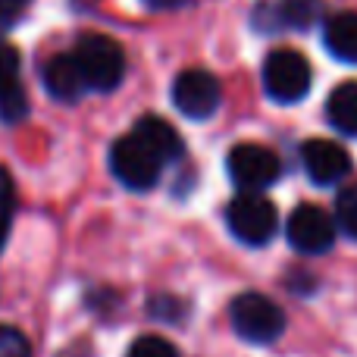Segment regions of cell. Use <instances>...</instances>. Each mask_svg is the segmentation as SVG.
Segmentation results:
<instances>
[{"instance_id":"cell-14","label":"cell","mask_w":357,"mask_h":357,"mask_svg":"<svg viewBox=\"0 0 357 357\" xmlns=\"http://www.w3.org/2000/svg\"><path fill=\"white\" fill-rule=\"evenodd\" d=\"M326 119L342 135H357V82H342L326 98Z\"/></svg>"},{"instance_id":"cell-1","label":"cell","mask_w":357,"mask_h":357,"mask_svg":"<svg viewBox=\"0 0 357 357\" xmlns=\"http://www.w3.org/2000/svg\"><path fill=\"white\" fill-rule=\"evenodd\" d=\"M73 56L91 91H113L126 75V54L110 35H82Z\"/></svg>"},{"instance_id":"cell-3","label":"cell","mask_w":357,"mask_h":357,"mask_svg":"<svg viewBox=\"0 0 357 357\" xmlns=\"http://www.w3.org/2000/svg\"><path fill=\"white\" fill-rule=\"evenodd\" d=\"M226 226L235 238L251 248L270 245L279 229L276 204L266 201L260 191H241L226 204Z\"/></svg>"},{"instance_id":"cell-22","label":"cell","mask_w":357,"mask_h":357,"mask_svg":"<svg viewBox=\"0 0 357 357\" xmlns=\"http://www.w3.org/2000/svg\"><path fill=\"white\" fill-rule=\"evenodd\" d=\"M3 3H6V6H13V10H19V6L29 3V0H3Z\"/></svg>"},{"instance_id":"cell-8","label":"cell","mask_w":357,"mask_h":357,"mask_svg":"<svg viewBox=\"0 0 357 357\" xmlns=\"http://www.w3.org/2000/svg\"><path fill=\"white\" fill-rule=\"evenodd\" d=\"M335 220L333 213H326L317 204H298L295 213L285 222V235H289V245L301 254H326L335 241Z\"/></svg>"},{"instance_id":"cell-21","label":"cell","mask_w":357,"mask_h":357,"mask_svg":"<svg viewBox=\"0 0 357 357\" xmlns=\"http://www.w3.org/2000/svg\"><path fill=\"white\" fill-rule=\"evenodd\" d=\"M13 13H16V10H13V6H6L3 0H0V31H6V29H10V22H13Z\"/></svg>"},{"instance_id":"cell-20","label":"cell","mask_w":357,"mask_h":357,"mask_svg":"<svg viewBox=\"0 0 357 357\" xmlns=\"http://www.w3.org/2000/svg\"><path fill=\"white\" fill-rule=\"evenodd\" d=\"M148 6H154V10H178V6H185L188 0H144Z\"/></svg>"},{"instance_id":"cell-11","label":"cell","mask_w":357,"mask_h":357,"mask_svg":"<svg viewBox=\"0 0 357 357\" xmlns=\"http://www.w3.org/2000/svg\"><path fill=\"white\" fill-rule=\"evenodd\" d=\"M44 88L54 100H63V104H75L82 94L88 91L85 75H82L79 63H75L73 54H56L47 60L44 66Z\"/></svg>"},{"instance_id":"cell-6","label":"cell","mask_w":357,"mask_h":357,"mask_svg":"<svg viewBox=\"0 0 357 357\" xmlns=\"http://www.w3.org/2000/svg\"><path fill=\"white\" fill-rule=\"evenodd\" d=\"M226 169L241 191H264L282 176V160L264 144H235L226 157Z\"/></svg>"},{"instance_id":"cell-13","label":"cell","mask_w":357,"mask_h":357,"mask_svg":"<svg viewBox=\"0 0 357 357\" xmlns=\"http://www.w3.org/2000/svg\"><path fill=\"white\" fill-rule=\"evenodd\" d=\"M323 44L342 63H357V13L342 10L323 25Z\"/></svg>"},{"instance_id":"cell-16","label":"cell","mask_w":357,"mask_h":357,"mask_svg":"<svg viewBox=\"0 0 357 357\" xmlns=\"http://www.w3.org/2000/svg\"><path fill=\"white\" fill-rule=\"evenodd\" d=\"M333 220L348 238H357V185H348V188L339 191Z\"/></svg>"},{"instance_id":"cell-5","label":"cell","mask_w":357,"mask_h":357,"mask_svg":"<svg viewBox=\"0 0 357 357\" xmlns=\"http://www.w3.org/2000/svg\"><path fill=\"white\" fill-rule=\"evenodd\" d=\"M110 169L126 188L132 191H151L157 182H160V157L142 142V138L132 132V135H123L113 142L110 148Z\"/></svg>"},{"instance_id":"cell-4","label":"cell","mask_w":357,"mask_h":357,"mask_svg":"<svg viewBox=\"0 0 357 357\" xmlns=\"http://www.w3.org/2000/svg\"><path fill=\"white\" fill-rule=\"evenodd\" d=\"M260 75H264V91L276 104H298L314 82V69H310L307 56L291 47H279L266 54Z\"/></svg>"},{"instance_id":"cell-12","label":"cell","mask_w":357,"mask_h":357,"mask_svg":"<svg viewBox=\"0 0 357 357\" xmlns=\"http://www.w3.org/2000/svg\"><path fill=\"white\" fill-rule=\"evenodd\" d=\"M132 132H135V135L142 138V142L148 144L157 157H160V163H176L178 157L185 154L182 135H178L173 126H169L167 119H160V116H151V113H148V116L138 119Z\"/></svg>"},{"instance_id":"cell-10","label":"cell","mask_w":357,"mask_h":357,"mask_svg":"<svg viewBox=\"0 0 357 357\" xmlns=\"http://www.w3.org/2000/svg\"><path fill=\"white\" fill-rule=\"evenodd\" d=\"M19 69H22L19 50L0 41V119L3 123H19L29 113V98H25Z\"/></svg>"},{"instance_id":"cell-17","label":"cell","mask_w":357,"mask_h":357,"mask_svg":"<svg viewBox=\"0 0 357 357\" xmlns=\"http://www.w3.org/2000/svg\"><path fill=\"white\" fill-rule=\"evenodd\" d=\"M13 213H16V185H13V176L0 167V251H3L6 235H10Z\"/></svg>"},{"instance_id":"cell-2","label":"cell","mask_w":357,"mask_h":357,"mask_svg":"<svg viewBox=\"0 0 357 357\" xmlns=\"http://www.w3.org/2000/svg\"><path fill=\"white\" fill-rule=\"evenodd\" d=\"M232 329L251 345H270L285 333V314L273 298L260 291H245L229 307Z\"/></svg>"},{"instance_id":"cell-19","label":"cell","mask_w":357,"mask_h":357,"mask_svg":"<svg viewBox=\"0 0 357 357\" xmlns=\"http://www.w3.org/2000/svg\"><path fill=\"white\" fill-rule=\"evenodd\" d=\"M0 357H31V342L22 329L0 323Z\"/></svg>"},{"instance_id":"cell-18","label":"cell","mask_w":357,"mask_h":357,"mask_svg":"<svg viewBox=\"0 0 357 357\" xmlns=\"http://www.w3.org/2000/svg\"><path fill=\"white\" fill-rule=\"evenodd\" d=\"M126 357H182L173 342L160 339V335H142L129 345Z\"/></svg>"},{"instance_id":"cell-15","label":"cell","mask_w":357,"mask_h":357,"mask_svg":"<svg viewBox=\"0 0 357 357\" xmlns=\"http://www.w3.org/2000/svg\"><path fill=\"white\" fill-rule=\"evenodd\" d=\"M273 16H276L279 25H289L295 31H307L323 19V0H279L273 6Z\"/></svg>"},{"instance_id":"cell-9","label":"cell","mask_w":357,"mask_h":357,"mask_svg":"<svg viewBox=\"0 0 357 357\" xmlns=\"http://www.w3.org/2000/svg\"><path fill=\"white\" fill-rule=\"evenodd\" d=\"M301 163L310 182L335 185L351 173V154L333 138H310L301 148Z\"/></svg>"},{"instance_id":"cell-7","label":"cell","mask_w":357,"mask_h":357,"mask_svg":"<svg viewBox=\"0 0 357 357\" xmlns=\"http://www.w3.org/2000/svg\"><path fill=\"white\" fill-rule=\"evenodd\" d=\"M222 88L220 79L207 69H185L173 82V104L188 119H210L220 110Z\"/></svg>"}]
</instances>
